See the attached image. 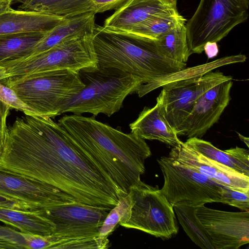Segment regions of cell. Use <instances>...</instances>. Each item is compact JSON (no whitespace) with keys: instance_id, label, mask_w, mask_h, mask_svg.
Wrapping results in <instances>:
<instances>
[{"instance_id":"8fae6325","label":"cell","mask_w":249,"mask_h":249,"mask_svg":"<svg viewBox=\"0 0 249 249\" xmlns=\"http://www.w3.org/2000/svg\"><path fill=\"white\" fill-rule=\"evenodd\" d=\"M0 195L26 210L35 211L77 202L71 196L52 185L1 168Z\"/></svg>"},{"instance_id":"4316f807","label":"cell","mask_w":249,"mask_h":249,"mask_svg":"<svg viewBox=\"0 0 249 249\" xmlns=\"http://www.w3.org/2000/svg\"><path fill=\"white\" fill-rule=\"evenodd\" d=\"M184 143L196 152L226 165L240 173L231 157L225 151L215 147L210 142L198 138L193 137L188 139Z\"/></svg>"},{"instance_id":"4dcf8cb0","label":"cell","mask_w":249,"mask_h":249,"mask_svg":"<svg viewBox=\"0 0 249 249\" xmlns=\"http://www.w3.org/2000/svg\"><path fill=\"white\" fill-rule=\"evenodd\" d=\"M224 151L231 157L240 173L249 177L248 150L236 146Z\"/></svg>"},{"instance_id":"e575fe53","label":"cell","mask_w":249,"mask_h":249,"mask_svg":"<svg viewBox=\"0 0 249 249\" xmlns=\"http://www.w3.org/2000/svg\"><path fill=\"white\" fill-rule=\"evenodd\" d=\"M204 51L208 58H212L216 56L218 53V47L217 43L214 42H207L204 47Z\"/></svg>"},{"instance_id":"2e32d148","label":"cell","mask_w":249,"mask_h":249,"mask_svg":"<svg viewBox=\"0 0 249 249\" xmlns=\"http://www.w3.org/2000/svg\"><path fill=\"white\" fill-rule=\"evenodd\" d=\"M178 13L177 0H129L107 18L102 27L126 32L154 17Z\"/></svg>"},{"instance_id":"e0dca14e","label":"cell","mask_w":249,"mask_h":249,"mask_svg":"<svg viewBox=\"0 0 249 249\" xmlns=\"http://www.w3.org/2000/svg\"><path fill=\"white\" fill-rule=\"evenodd\" d=\"M68 18L11 8L0 14V35L28 32L48 33L67 21Z\"/></svg>"},{"instance_id":"b9f144b4","label":"cell","mask_w":249,"mask_h":249,"mask_svg":"<svg viewBox=\"0 0 249 249\" xmlns=\"http://www.w3.org/2000/svg\"><path fill=\"white\" fill-rule=\"evenodd\" d=\"M12 2L14 1H21L22 0H10Z\"/></svg>"},{"instance_id":"1f68e13d","label":"cell","mask_w":249,"mask_h":249,"mask_svg":"<svg viewBox=\"0 0 249 249\" xmlns=\"http://www.w3.org/2000/svg\"><path fill=\"white\" fill-rule=\"evenodd\" d=\"M0 239L12 243L20 249H27L26 241L20 232L8 226L0 225Z\"/></svg>"},{"instance_id":"52a82bcc","label":"cell","mask_w":249,"mask_h":249,"mask_svg":"<svg viewBox=\"0 0 249 249\" xmlns=\"http://www.w3.org/2000/svg\"><path fill=\"white\" fill-rule=\"evenodd\" d=\"M132 200L130 210L119 224L142 231L156 237L168 239L178 232L173 206L158 186L142 181L128 192Z\"/></svg>"},{"instance_id":"f35d334b","label":"cell","mask_w":249,"mask_h":249,"mask_svg":"<svg viewBox=\"0 0 249 249\" xmlns=\"http://www.w3.org/2000/svg\"><path fill=\"white\" fill-rule=\"evenodd\" d=\"M9 76V74L6 72L5 68L3 67L0 66V80Z\"/></svg>"},{"instance_id":"8992f818","label":"cell","mask_w":249,"mask_h":249,"mask_svg":"<svg viewBox=\"0 0 249 249\" xmlns=\"http://www.w3.org/2000/svg\"><path fill=\"white\" fill-rule=\"evenodd\" d=\"M249 0H200L185 24L190 55L201 53L208 42L220 41L249 16Z\"/></svg>"},{"instance_id":"44dd1931","label":"cell","mask_w":249,"mask_h":249,"mask_svg":"<svg viewBox=\"0 0 249 249\" xmlns=\"http://www.w3.org/2000/svg\"><path fill=\"white\" fill-rule=\"evenodd\" d=\"M0 221L22 233L49 235L55 231V224L37 211H24L0 206Z\"/></svg>"},{"instance_id":"d6986e66","label":"cell","mask_w":249,"mask_h":249,"mask_svg":"<svg viewBox=\"0 0 249 249\" xmlns=\"http://www.w3.org/2000/svg\"><path fill=\"white\" fill-rule=\"evenodd\" d=\"M95 15L94 12H89L69 18L67 21L49 31L27 58L45 52L66 39L92 36L95 26Z\"/></svg>"},{"instance_id":"60d3db41","label":"cell","mask_w":249,"mask_h":249,"mask_svg":"<svg viewBox=\"0 0 249 249\" xmlns=\"http://www.w3.org/2000/svg\"><path fill=\"white\" fill-rule=\"evenodd\" d=\"M11 1L10 0H0V2Z\"/></svg>"},{"instance_id":"f546056e","label":"cell","mask_w":249,"mask_h":249,"mask_svg":"<svg viewBox=\"0 0 249 249\" xmlns=\"http://www.w3.org/2000/svg\"><path fill=\"white\" fill-rule=\"evenodd\" d=\"M0 99L8 105L11 108L22 111L24 114L39 116L35 110L22 102L11 89L1 83Z\"/></svg>"},{"instance_id":"6da1fadb","label":"cell","mask_w":249,"mask_h":249,"mask_svg":"<svg viewBox=\"0 0 249 249\" xmlns=\"http://www.w3.org/2000/svg\"><path fill=\"white\" fill-rule=\"evenodd\" d=\"M0 168L52 185L91 205L111 209L127 195L51 118L17 117L7 127Z\"/></svg>"},{"instance_id":"484cf974","label":"cell","mask_w":249,"mask_h":249,"mask_svg":"<svg viewBox=\"0 0 249 249\" xmlns=\"http://www.w3.org/2000/svg\"><path fill=\"white\" fill-rule=\"evenodd\" d=\"M186 21L179 13L156 17L124 32L155 41L170 30L185 24Z\"/></svg>"},{"instance_id":"83f0119b","label":"cell","mask_w":249,"mask_h":249,"mask_svg":"<svg viewBox=\"0 0 249 249\" xmlns=\"http://www.w3.org/2000/svg\"><path fill=\"white\" fill-rule=\"evenodd\" d=\"M132 200L129 193L120 199L118 203L112 208L99 229L100 236L107 238L114 231L120 221L130 210Z\"/></svg>"},{"instance_id":"277c9868","label":"cell","mask_w":249,"mask_h":249,"mask_svg":"<svg viewBox=\"0 0 249 249\" xmlns=\"http://www.w3.org/2000/svg\"><path fill=\"white\" fill-rule=\"evenodd\" d=\"M79 72L85 86L67 103L61 114L89 113L96 116L103 113L109 117L118 112L125 98L136 93L142 85L137 77L114 68L97 66Z\"/></svg>"},{"instance_id":"ffe728a7","label":"cell","mask_w":249,"mask_h":249,"mask_svg":"<svg viewBox=\"0 0 249 249\" xmlns=\"http://www.w3.org/2000/svg\"><path fill=\"white\" fill-rule=\"evenodd\" d=\"M48 33L28 32L0 35V66L4 68L28 57Z\"/></svg>"},{"instance_id":"d590c367","label":"cell","mask_w":249,"mask_h":249,"mask_svg":"<svg viewBox=\"0 0 249 249\" xmlns=\"http://www.w3.org/2000/svg\"><path fill=\"white\" fill-rule=\"evenodd\" d=\"M0 206L19 210H26L23 207L15 201L0 195Z\"/></svg>"},{"instance_id":"30bf717a","label":"cell","mask_w":249,"mask_h":249,"mask_svg":"<svg viewBox=\"0 0 249 249\" xmlns=\"http://www.w3.org/2000/svg\"><path fill=\"white\" fill-rule=\"evenodd\" d=\"M230 80H232L231 76L225 75L219 71H212L201 76L170 82L161 87L157 102L177 133L197 98L213 87Z\"/></svg>"},{"instance_id":"cb8c5ba5","label":"cell","mask_w":249,"mask_h":249,"mask_svg":"<svg viewBox=\"0 0 249 249\" xmlns=\"http://www.w3.org/2000/svg\"><path fill=\"white\" fill-rule=\"evenodd\" d=\"M173 207L180 224L192 241L202 249H214L208 233L196 215L197 207L183 202Z\"/></svg>"},{"instance_id":"836d02e7","label":"cell","mask_w":249,"mask_h":249,"mask_svg":"<svg viewBox=\"0 0 249 249\" xmlns=\"http://www.w3.org/2000/svg\"><path fill=\"white\" fill-rule=\"evenodd\" d=\"M129 0H92L94 13H102L111 10H117Z\"/></svg>"},{"instance_id":"ba28073f","label":"cell","mask_w":249,"mask_h":249,"mask_svg":"<svg viewBox=\"0 0 249 249\" xmlns=\"http://www.w3.org/2000/svg\"><path fill=\"white\" fill-rule=\"evenodd\" d=\"M92 36L66 39L45 52L4 68L11 76L63 70L79 71L96 67Z\"/></svg>"},{"instance_id":"8d00e7d4","label":"cell","mask_w":249,"mask_h":249,"mask_svg":"<svg viewBox=\"0 0 249 249\" xmlns=\"http://www.w3.org/2000/svg\"><path fill=\"white\" fill-rule=\"evenodd\" d=\"M20 249L18 246L12 243L0 239V249Z\"/></svg>"},{"instance_id":"f1b7e54d","label":"cell","mask_w":249,"mask_h":249,"mask_svg":"<svg viewBox=\"0 0 249 249\" xmlns=\"http://www.w3.org/2000/svg\"><path fill=\"white\" fill-rule=\"evenodd\" d=\"M217 202L228 204L244 211H249V192L222 186L221 198Z\"/></svg>"},{"instance_id":"9a60e30c","label":"cell","mask_w":249,"mask_h":249,"mask_svg":"<svg viewBox=\"0 0 249 249\" xmlns=\"http://www.w3.org/2000/svg\"><path fill=\"white\" fill-rule=\"evenodd\" d=\"M168 156L223 186L249 192V177L196 152L184 142L173 147Z\"/></svg>"},{"instance_id":"5b68a950","label":"cell","mask_w":249,"mask_h":249,"mask_svg":"<svg viewBox=\"0 0 249 249\" xmlns=\"http://www.w3.org/2000/svg\"><path fill=\"white\" fill-rule=\"evenodd\" d=\"M39 116L53 118L85 86L79 71L63 70L11 76L0 80Z\"/></svg>"},{"instance_id":"5bb4252c","label":"cell","mask_w":249,"mask_h":249,"mask_svg":"<svg viewBox=\"0 0 249 249\" xmlns=\"http://www.w3.org/2000/svg\"><path fill=\"white\" fill-rule=\"evenodd\" d=\"M232 80L221 82L202 94L177 131L178 135L200 138L219 120L231 100Z\"/></svg>"},{"instance_id":"7c38bea8","label":"cell","mask_w":249,"mask_h":249,"mask_svg":"<svg viewBox=\"0 0 249 249\" xmlns=\"http://www.w3.org/2000/svg\"><path fill=\"white\" fill-rule=\"evenodd\" d=\"M110 210L77 201L37 211L55 224L53 233L79 237L100 235L99 229Z\"/></svg>"},{"instance_id":"7a4b0ae2","label":"cell","mask_w":249,"mask_h":249,"mask_svg":"<svg viewBox=\"0 0 249 249\" xmlns=\"http://www.w3.org/2000/svg\"><path fill=\"white\" fill-rule=\"evenodd\" d=\"M58 124L77 148L101 168L126 194L140 183L144 162L151 155L145 140L100 122L95 116L66 115Z\"/></svg>"},{"instance_id":"3957f363","label":"cell","mask_w":249,"mask_h":249,"mask_svg":"<svg viewBox=\"0 0 249 249\" xmlns=\"http://www.w3.org/2000/svg\"><path fill=\"white\" fill-rule=\"evenodd\" d=\"M101 67L116 68L149 83L186 68V63L160 53L154 41L129 33L109 30L95 24L91 39Z\"/></svg>"},{"instance_id":"ac0fdd59","label":"cell","mask_w":249,"mask_h":249,"mask_svg":"<svg viewBox=\"0 0 249 249\" xmlns=\"http://www.w3.org/2000/svg\"><path fill=\"white\" fill-rule=\"evenodd\" d=\"M131 130L144 140H158L174 147L182 142L165 117L159 104L145 107L137 119L129 124Z\"/></svg>"},{"instance_id":"603a6c76","label":"cell","mask_w":249,"mask_h":249,"mask_svg":"<svg viewBox=\"0 0 249 249\" xmlns=\"http://www.w3.org/2000/svg\"><path fill=\"white\" fill-rule=\"evenodd\" d=\"M246 59L245 55L239 54L220 58L214 61L193 68H184L149 83L142 85L136 93L139 97H142L165 84L177 80L201 76L216 68L228 64L244 62Z\"/></svg>"},{"instance_id":"4fadbf2b","label":"cell","mask_w":249,"mask_h":249,"mask_svg":"<svg viewBox=\"0 0 249 249\" xmlns=\"http://www.w3.org/2000/svg\"><path fill=\"white\" fill-rule=\"evenodd\" d=\"M195 213L214 249H238L249 243V211L231 212L202 205Z\"/></svg>"},{"instance_id":"7402d4cb","label":"cell","mask_w":249,"mask_h":249,"mask_svg":"<svg viewBox=\"0 0 249 249\" xmlns=\"http://www.w3.org/2000/svg\"><path fill=\"white\" fill-rule=\"evenodd\" d=\"M19 10L40 12L70 18L94 12L92 0H22Z\"/></svg>"},{"instance_id":"d6a6232c","label":"cell","mask_w":249,"mask_h":249,"mask_svg":"<svg viewBox=\"0 0 249 249\" xmlns=\"http://www.w3.org/2000/svg\"><path fill=\"white\" fill-rule=\"evenodd\" d=\"M11 108L8 105L0 99V156L5 142L7 129L6 121Z\"/></svg>"},{"instance_id":"ab89813d","label":"cell","mask_w":249,"mask_h":249,"mask_svg":"<svg viewBox=\"0 0 249 249\" xmlns=\"http://www.w3.org/2000/svg\"><path fill=\"white\" fill-rule=\"evenodd\" d=\"M239 136V137L240 138V140L244 142H245L247 146L249 147V139L248 137H245L242 135L240 134L239 133H237Z\"/></svg>"},{"instance_id":"9c48e42d","label":"cell","mask_w":249,"mask_h":249,"mask_svg":"<svg viewBox=\"0 0 249 249\" xmlns=\"http://www.w3.org/2000/svg\"><path fill=\"white\" fill-rule=\"evenodd\" d=\"M157 161L164 178L160 190L173 206L183 202L199 207L221 198L223 186L169 156Z\"/></svg>"},{"instance_id":"d4e9b609","label":"cell","mask_w":249,"mask_h":249,"mask_svg":"<svg viewBox=\"0 0 249 249\" xmlns=\"http://www.w3.org/2000/svg\"><path fill=\"white\" fill-rule=\"evenodd\" d=\"M185 24L170 30L154 41L156 48L160 53L182 63H186L190 55Z\"/></svg>"},{"instance_id":"74e56055","label":"cell","mask_w":249,"mask_h":249,"mask_svg":"<svg viewBox=\"0 0 249 249\" xmlns=\"http://www.w3.org/2000/svg\"><path fill=\"white\" fill-rule=\"evenodd\" d=\"M11 1L0 2V14L7 11L11 8Z\"/></svg>"}]
</instances>
